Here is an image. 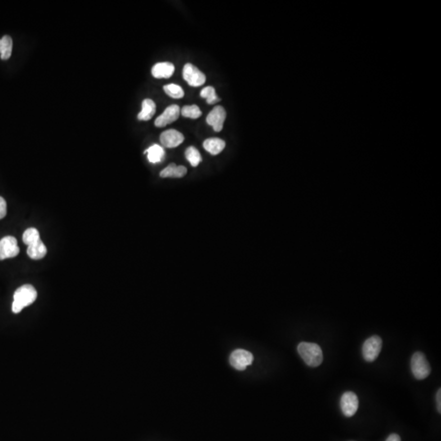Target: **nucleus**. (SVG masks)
Here are the masks:
<instances>
[{
    "label": "nucleus",
    "instance_id": "20",
    "mask_svg": "<svg viewBox=\"0 0 441 441\" xmlns=\"http://www.w3.org/2000/svg\"><path fill=\"white\" fill-rule=\"evenodd\" d=\"M201 98L206 99V102L210 105H214L215 103L220 102V98L216 96L215 88L212 86L204 88L203 90L200 92Z\"/></svg>",
    "mask_w": 441,
    "mask_h": 441
},
{
    "label": "nucleus",
    "instance_id": "15",
    "mask_svg": "<svg viewBox=\"0 0 441 441\" xmlns=\"http://www.w3.org/2000/svg\"><path fill=\"white\" fill-rule=\"evenodd\" d=\"M48 250L47 248L45 246L44 244L42 243L41 240L36 241V243L28 246L27 248V254L30 258L33 260H40L46 256Z\"/></svg>",
    "mask_w": 441,
    "mask_h": 441
},
{
    "label": "nucleus",
    "instance_id": "16",
    "mask_svg": "<svg viewBox=\"0 0 441 441\" xmlns=\"http://www.w3.org/2000/svg\"><path fill=\"white\" fill-rule=\"evenodd\" d=\"M156 103L152 99H145L142 104V112L138 114L139 120H150L156 114Z\"/></svg>",
    "mask_w": 441,
    "mask_h": 441
},
{
    "label": "nucleus",
    "instance_id": "24",
    "mask_svg": "<svg viewBox=\"0 0 441 441\" xmlns=\"http://www.w3.org/2000/svg\"><path fill=\"white\" fill-rule=\"evenodd\" d=\"M7 215V203L4 198L0 196V219H2Z\"/></svg>",
    "mask_w": 441,
    "mask_h": 441
},
{
    "label": "nucleus",
    "instance_id": "8",
    "mask_svg": "<svg viewBox=\"0 0 441 441\" xmlns=\"http://www.w3.org/2000/svg\"><path fill=\"white\" fill-rule=\"evenodd\" d=\"M342 411L343 414L348 418L354 416L359 407V400L356 394L354 392H346L342 394L341 398Z\"/></svg>",
    "mask_w": 441,
    "mask_h": 441
},
{
    "label": "nucleus",
    "instance_id": "5",
    "mask_svg": "<svg viewBox=\"0 0 441 441\" xmlns=\"http://www.w3.org/2000/svg\"><path fill=\"white\" fill-rule=\"evenodd\" d=\"M183 78L192 87H200L204 84L206 76L197 67L188 63L184 66L182 72Z\"/></svg>",
    "mask_w": 441,
    "mask_h": 441
},
{
    "label": "nucleus",
    "instance_id": "26",
    "mask_svg": "<svg viewBox=\"0 0 441 441\" xmlns=\"http://www.w3.org/2000/svg\"><path fill=\"white\" fill-rule=\"evenodd\" d=\"M386 441H401V440L399 434H392L388 436V439Z\"/></svg>",
    "mask_w": 441,
    "mask_h": 441
},
{
    "label": "nucleus",
    "instance_id": "18",
    "mask_svg": "<svg viewBox=\"0 0 441 441\" xmlns=\"http://www.w3.org/2000/svg\"><path fill=\"white\" fill-rule=\"evenodd\" d=\"M12 52V40L8 36H4L0 38V54L2 60H8L10 58Z\"/></svg>",
    "mask_w": 441,
    "mask_h": 441
},
{
    "label": "nucleus",
    "instance_id": "11",
    "mask_svg": "<svg viewBox=\"0 0 441 441\" xmlns=\"http://www.w3.org/2000/svg\"><path fill=\"white\" fill-rule=\"evenodd\" d=\"M160 140L164 146L175 148L184 142V136L178 130H168L161 134Z\"/></svg>",
    "mask_w": 441,
    "mask_h": 441
},
{
    "label": "nucleus",
    "instance_id": "23",
    "mask_svg": "<svg viewBox=\"0 0 441 441\" xmlns=\"http://www.w3.org/2000/svg\"><path fill=\"white\" fill-rule=\"evenodd\" d=\"M164 90L167 95L174 99H180L184 96V91L182 87L178 84H171L165 85L164 86Z\"/></svg>",
    "mask_w": 441,
    "mask_h": 441
},
{
    "label": "nucleus",
    "instance_id": "25",
    "mask_svg": "<svg viewBox=\"0 0 441 441\" xmlns=\"http://www.w3.org/2000/svg\"><path fill=\"white\" fill-rule=\"evenodd\" d=\"M436 402H437V410H438V412L440 414L441 412V390L439 389L438 392H437L436 394Z\"/></svg>",
    "mask_w": 441,
    "mask_h": 441
},
{
    "label": "nucleus",
    "instance_id": "2",
    "mask_svg": "<svg viewBox=\"0 0 441 441\" xmlns=\"http://www.w3.org/2000/svg\"><path fill=\"white\" fill-rule=\"evenodd\" d=\"M298 352L304 362L310 367H317L323 362V352L320 346L316 343L303 342L298 346Z\"/></svg>",
    "mask_w": 441,
    "mask_h": 441
},
{
    "label": "nucleus",
    "instance_id": "6",
    "mask_svg": "<svg viewBox=\"0 0 441 441\" xmlns=\"http://www.w3.org/2000/svg\"><path fill=\"white\" fill-rule=\"evenodd\" d=\"M20 252L18 240L14 236H6L0 240V261L12 258Z\"/></svg>",
    "mask_w": 441,
    "mask_h": 441
},
{
    "label": "nucleus",
    "instance_id": "4",
    "mask_svg": "<svg viewBox=\"0 0 441 441\" xmlns=\"http://www.w3.org/2000/svg\"><path fill=\"white\" fill-rule=\"evenodd\" d=\"M382 346V341L378 336H372L364 342L362 348L364 359L368 362H372L378 357Z\"/></svg>",
    "mask_w": 441,
    "mask_h": 441
},
{
    "label": "nucleus",
    "instance_id": "10",
    "mask_svg": "<svg viewBox=\"0 0 441 441\" xmlns=\"http://www.w3.org/2000/svg\"><path fill=\"white\" fill-rule=\"evenodd\" d=\"M180 114V107L178 105H171L168 106L163 114L158 116L154 121L156 127L163 128L170 124L179 118Z\"/></svg>",
    "mask_w": 441,
    "mask_h": 441
},
{
    "label": "nucleus",
    "instance_id": "17",
    "mask_svg": "<svg viewBox=\"0 0 441 441\" xmlns=\"http://www.w3.org/2000/svg\"><path fill=\"white\" fill-rule=\"evenodd\" d=\"M145 154H147L148 160L152 164L160 163L164 158L165 152L163 147L157 144L150 146L146 150Z\"/></svg>",
    "mask_w": 441,
    "mask_h": 441
},
{
    "label": "nucleus",
    "instance_id": "13",
    "mask_svg": "<svg viewBox=\"0 0 441 441\" xmlns=\"http://www.w3.org/2000/svg\"><path fill=\"white\" fill-rule=\"evenodd\" d=\"M186 174H188V170L185 166H182V165L178 166L175 164L172 163L165 168L164 170L160 172V176L163 178H180L185 176Z\"/></svg>",
    "mask_w": 441,
    "mask_h": 441
},
{
    "label": "nucleus",
    "instance_id": "22",
    "mask_svg": "<svg viewBox=\"0 0 441 441\" xmlns=\"http://www.w3.org/2000/svg\"><path fill=\"white\" fill-rule=\"evenodd\" d=\"M22 240L23 242L29 246L32 244L36 243V241L40 240V234L36 228H29L23 233Z\"/></svg>",
    "mask_w": 441,
    "mask_h": 441
},
{
    "label": "nucleus",
    "instance_id": "21",
    "mask_svg": "<svg viewBox=\"0 0 441 441\" xmlns=\"http://www.w3.org/2000/svg\"><path fill=\"white\" fill-rule=\"evenodd\" d=\"M180 114L184 116L186 118H192V120H196L200 118L202 116V112L200 109L198 108V106H185L182 107V109L180 110Z\"/></svg>",
    "mask_w": 441,
    "mask_h": 441
},
{
    "label": "nucleus",
    "instance_id": "9",
    "mask_svg": "<svg viewBox=\"0 0 441 441\" xmlns=\"http://www.w3.org/2000/svg\"><path fill=\"white\" fill-rule=\"evenodd\" d=\"M226 118V112L225 109L220 106H216L210 112L206 118L208 124L212 126L214 131L216 132L222 131L223 124Z\"/></svg>",
    "mask_w": 441,
    "mask_h": 441
},
{
    "label": "nucleus",
    "instance_id": "3",
    "mask_svg": "<svg viewBox=\"0 0 441 441\" xmlns=\"http://www.w3.org/2000/svg\"><path fill=\"white\" fill-rule=\"evenodd\" d=\"M411 370L415 378L422 380L430 374V364L422 352H416L411 359Z\"/></svg>",
    "mask_w": 441,
    "mask_h": 441
},
{
    "label": "nucleus",
    "instance_id": "19",
    "mask_svg": "<svg viewBox=\"0 0 441 441\" xmlns=\"http://www.w3.org/2000/svg\"><path fill=\"white\" fill-rule=\"evenodd\" d=\"M185 156L192 167H197L202 161L200 153L194 146L188 147V149L186 150Z\"/></svg>",
    "mask_w": 441,
    "mask_h": 441
},
{
    "label": "nucleus",
    "instance_id": "14",
    "mask_svg": "<svg viewBox=\"0 0 441 441\" xmlns=\"http://www.w3.org/2000/svg\"><path fill=\"white\" fill-rule=\"evenodd\" d=\"M203 146L205 150H207L208 153L212 156H216L220 154L226 147V142L222 139L218 138H212L206 139L204 142Z\"/></svg>",
    "mask_w": 441,
    "mask_h": 441
},
{
    "label": "nucleus",
    "instance_id": "7",
    "mask_svg": "<svg viewBox=\"0 0 441 441\" xmlns=\"http://www.w3.org/2000/svg\"><path fill=\"white\" fill-rule=\"evenodd\" d=\"M252 360L254 356L252 353L242 349L232 352L230 357V363L238 370H244L248 366H250L252 363Z\"/></svg>",
    "mask_w": 441,
    "mask_h": 441
},
{
    "label": "nucleus",
    "instance_id": "12",
    "mask_svg": "<svg viewBox=\"0 0 441 441\" xmlns=\"http://www.w3.org/2000/svg\"><path fill=\"white\" fill-rule=\"evenodd\" d=\"M175 66L171 62H158L152 67V76L156 78H168L174 74Z\"/></svg>",
    "mask_w": 441,
    "mask_h": 441
},
{
    "label": "nucleus",
    "instance_id": "1",
    "mask_svg": "<svg viewBox=\"0 0 441 441\" xmlns=\"http://www.w3.org/2000/svg\"><path fill=\"white\" fill-rule=\"evenodd\" d=\"M38 294L32 284H24L18 288L14 295L12 310L15 314L20 313L24 308L32 305L37 298Z\"/></svg>",
    "mask_w": 441,
    "mask_h": 441
}]
</instances>
